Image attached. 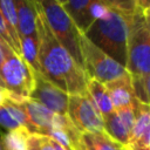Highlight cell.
<instances>
[{
    "mask_svg": "<svg viewBox=\"0 0 150 150\" xmlns=\"http://www.w3.org/2000/svg\"><path fill=\"white\" fill-rule=\"evenodd\" d=\"M20 45H21V57H22V60L35 73L41 74L39 59H38V49H39L38 39L29 38V36L20 38Z\"/></svg>",
    "mask_w": 150,
    "mask_h": 150,
    "instance_id": "44dd1931",
    "label": "cell"
},
{
    "mask_svg": "<svg viewBox=\"0 0 150 150\" xmlns=\"http://www.w3.org/2000/svg\"><path fill=\"white\" fill-rule=\"evenodd\" d=\"M29 134L30 132L25 127L8 130L0 138L4 150H28L27 139Z\"/></svg>",
    "mask_w": 150,
    "mask_h": 150,
    "instance_id": "ffe728a7",
    "label": "cell"
},
{
    "mask_svg": "<svg viewBox=\"0 0 150 150\" xmlns=\"http://www.w3.org/2000/svg\"><path fill=\"white\" fill-rule=\"evenodd\" d=\"M9 94H11V91H8L7 89L0 88V107L9 98Z\"/></svg>",
    "mask_w": 150,
    "mask_h": 150,
    "instance_id": "484cf974",
    "label": "cell"
},
{
    "mask_svg": "<svg viewBox=\"0 0 150 150\" xmlns=\"http://www.w3.org/2000/svg\"><path fill=\"white\" fill-rule=\"evenodd\" d=\"M0 12L2 14L6 30L12 40L14 53L18 56H21V45L20 35L18 29V18L15 11V1L13 0H0Z\"/></svg>",
    "mask_w": 150,
    "mask_h": 150,
    "instance_id": "9a60e30c",
    "label": "cell"
},
{
    "mask_svg": "<svg viewBox=\"0 0 150 150\" xmlns=\"http://www.w3.org/2000/svg\"><path fill=\"white\" fill-rule=\"evenodd\" d=\"M41 12L52 30L53 35L60 42V45L69 53V55L75 60V62L82 67V57L80 49V38L81 34L76 26L64 12L60 1L57 0H46L38 1ZM83 68V67H82Z\"/></svg>",
    "mask_w": 150,
    "mask_h": 150,
    "instance_id": "277c9868",
    "label": "cell"
},
{
    "mask_svg": "<svg viewBox=\"0 0 150 150\" xmlns=\"http://www.w3.org/2000/svg\"><path fill=\"white\" fill-rule=\"evenodd\" d=\"M67 116L82 134L104 131L102 116L88 95H69Z\"/></svg>",
    "mask_w": 150,
    "mask_h": 150,
    "instance_id": "52a82bcc",
    "label": "cell"
},
{
    "mask_svg": "<svg viewBox=\"0 0 150 150\" xmlns=\"http://www.w3.org/2000/svg\"><path fill=\"white\" fill-rule=\"evenodd\" d=\"M60 5L71 19L81 35L108 9V0H64Z\"/></svg>",
    "mask_w": 150,
    "mask_h": 150,
    "instance_id": "ba28073f",
    "label": "cell"
},
{
    "mask_svg": "<svg viewBox=\"0 0 150 150\" xmlns=\"http://www.w3.org/2000/svg\"><path fill=\"white\" fill-rule=\"evenodd\" d=\"M150 112H149V104L137 102L135 105V123L131 131V136L129 139V144H132L137 139H139L145 132L150 131L149 123H150Z\"/></svg>",
    "mask_w": 150,
    "mask_h": 150,
    "instance_id": "d6986e66",
    "label": "cell"
},
{
    "mask_svg": "<svg viewBox=\"0 0 150 150\" xmlns=\"http://www.w3.org/2000/svg\"><path fill=\"white\" fill-rule=\"evenodd\" d=\"M21 104L27 115L29 132L47 135L53 127L56 114L52 112L50 110L30 98H25Z\"/></svg>",
    "mask_w": 150,
    "mask_h": 150,
    "instance_id": "8fae6325",
    "label": "cell"
},
{
    "mask_svg": "<svg viewBox=\"0 0 150 150\" xmlns=\"http://www.w3.org/2000/svg\"><path fill=\"white\" fill-rule=\"evenodd\" d=\"M15 11L18 18V29L20 38L38 39L36 33V8L34 1L18 0L15 1Z\"/></svg>",
    "mask_w": 150,
    "mask_h": 150,
    "instance_id": "4fadbf2b",
    "label": "cell"
},
{
    "mask_svg": "<svg viewBox=\"0 0 150 150\" xmlns=\"http://www.w3.org/2000/svg\"><path fill=\"white\" fill-rule=\"evenodd\" d=\"M149 77H132L131 76V84L135 93L136 98L145 104H149Z\"/></svg>",
    "mask_w": 150,
    "mask_h": 150,
    "instance_id": "7402d4cb",
    "label": "cell"
},
{
    "mask_svg": "<svg viewBox=\"0 0 150 150\" xmlns=\"http://www.w3.org/2000/svg\"><path fill=\"white\" fill-rule=\"evenodd\" d=\"M9 52H13V50L8 47V45H7L5 41H2V40L0 39V67H1V64H2V62H4V60H5V57H6V55H7Z\"/></svg>",
    "mask_w": 150,
    "mask_h": 150,
    "instance_id": "d4e9b609",
    "label": "cell"
},
{
    "mask_svg": "<svg viewBox=\"0 0 150 150\" xmlns=\"http://www.w3.org/2000/svg\"><path fill=\"white\" fill-rule=\"evenodd\" d=\"M0 88H4V89H5V86H4L2 81H1V79H0Z\"/></svg>",
    "mask_w": 150,
    "mask_h": 150,
    "instance_id": "4316f807",
    "label": "cell"
},
{
    "mask_svg": "<svg viewBox=\"0 0 150 150\" xmlns=\"http://www.w3.org/2000/svg\"><path fill=\"white\" fill-rule=\"evenodd\" d=\"M0 125L8 130L16 129L19 127H25L29 131L27 115L22 104L8 98L0 107Z\"/></svg>",
    "mask_w": 150,
    "mask_h": 150,
    "instance_id": "5bb4252c",
    "label": "cell"
},
{
    "mask_svg": "<svg viewBox=\"0 0 150 150\" xmlns=\"http://www.w3.org/2000/svg\"><path fill=\"white\" fill-rule=\"evenodd\" d=\"M150 4L146 0H136L128 40L125 69L132 77L150 76Z\"/></svg>",
    "mask_w": 150,
    "mask_h": 150,
    "instance_id": "3957f363",
    "label": "cell"
},
{
    "mask_svg": "<svg viewBox=\"0 0 150 150\" xmlns=\"http://www.w3.org/2000/svg\"><path fill=\"white\" fill-rule=\"evenodd\" d=\"M0 39H1L2 41H5V42L8 45V47L14 52V49H13V43H12V40H11V38H9V35H8V33H7V30H6V26H5V21H4V18H2L1 12H0ZM14 54H15V53H14Z\"/></svg>",
    "mask_w": 150,
    "mask_h": 150,
    "instance_id": "cb8c5ba5",
    "label": "cell"
},
{
    "mask_svg": "<svg viewBox=\"0 0 150 150\" xmlns=\"http://www.w3.org/2000/svg\"><path fill=\"white\" fill-rule=\"evenodd\" d=\"M0 79L5 89L25 98L34 89V70L14 52L6 55L0 67Z\"/></svg>",
    "mask_w": 150,
    "mask_h": 150,
    "instance_id": "8992f818",
    "label": "cell"
},
{
    "mask_svg": "<svg viewBox=\"0 0 150 150\" xmlns=\"http://www.w3.org/2000/svg\"><path fill=\"white\" fill-rule=\"evenodd\" d=\"M82 67L88 79L96 80L103 84L111 82L127 73V69L109 57L84 35L80 38Z\"/></svg>",
    "mask_w": 150,
    "mask_h": 150,
    "instance_id": "5b68a950",
    "label": "cell"
},
{
    "mask_svg": "<svg viewBox=\"0 0 150 150\" xmlns=\"http://www.w3.org/2000/svg\"><path fill=\"white\" fill-rule=\"evenodd\" d=\"M128 150H130V149H129V148H128Z\"/></svg>",
    "mask_w": 150,
    "mask_h": 150,
    "instance_id": "f1b7e54d",
    "label": "cell"
},
{
    "mask_svg": "<svg viewBox=\"0 0 150 150\" xmlns=\"http://www.w3.org/2000/svg\"><path fill=\"white\" fill-rule=\"evenodd\" d=\"M28 98L40 103L54 114L67 115L69 95L40 73L34 71V89Z\"/></svg>",
    "mask_w": 150,
    "mask_h": 150,
    "instance_id": "9c48e42d",
    "label": "cell"
},
{
    "mask_svg": "<svg viewBox=\"0 0 150 150\" xmlns=\"http://www.w3.org/2000/svg\"><path fill=\"white\" fill-rule=\"evenodd\" d=\"M87 95L95 105V108L98 110L101 116H105L114 111V107L111 104L108 90L105 86L96 80L88 79L87 80Z\"/></svg>",
    "mask_w": 150,
    "mask_h": 150,
    "instance_id": "2e32d148",
    "label": "cell"
},
{
    "mask_svg": "<svg viewBox=\"0 0 150 150\" xmlns=\"http://www.w3.org/2000/svg\"><path fill=\"white\" fill-rule=\"evenodd\" d=\"M111 104L114 107V110L122 109V108H129V107H135L138 100L135 96L132 84H131V76L127 71L123 76L108 82L104 84Z\"/></svg>",
    "mask_w": 150,
    "mask_h": 150,
    "instance_id": "7c38bea8",
    "label": "cell"
},
{
    "mask_svg": "<svg viewBox=\"0 0 150 150\" xmlns=\"http://www.w3.org/2000/svg\"><path fill=\"white\" fill-rule=\"evenodd\" d=\"M136 8V0H108V9L84 36L121 66L127 62V40Z\"/></svg>",
    "mask_w": 150,
    "mask_h": 150,
    "instance_id": "7a4b0ae2",
    "label": "cell"
},
{
    "mask_svg": "<svg viewBox=\"0 0 150 150\" xmlns=\"http://www.w3.org/2000/svg\"><path fill=\"white\" fill-rule=\"evenodd\" d=\"M82 135L86 150H128V146L111 138L105 131Z\"/></svg>",
    "mask_w": 150,
    "mask_h": 150,
    "instance_id": "ac0fdd59",
    "label": "cell"
},
{
    "mask_svg": "<svg viewBox=\"0 0 150 150\" xmlns=\"http://www.w3.org/2000/svg\"><path fill=\"white\" fill-rule=\"evenodd\" d=\"M57 142L66 150H86L83 135L80 132L67 115H55L52 129L46 135Z\"/></svg>",
    "mask_w": 150,
    "mask_h": 150,
    "instance_id": "30bf717a",
    "label": "cell"
},
{
    "mask_svg": "<svg viewBox=\"0 0 150 150\" xmlns=\"http://www.w3.org/2000/svg\"><path fill=\"white\" fill-rule=\"evenodd\" d=\"M27 148L28 150H54L50 137L41 134H29Z\"/></svg>",
    "mask_w": 150,
    "mask_h": 150,
    "instance_id": "603a6c76",
    "label": "cell"
},
{
    "mask_svg": "<svg viewBox=\"0 0 150 150\" xmlns=\"http://www.w3.org/2000/svg\"><path fill=\"white\" fill-rule=\"evenodd\" d=\"M36 8L38 33V59L41 74L53 84L68 95H87V80L82 67H80L69 53L60 45L53 35L43 13L34 1Z\"/></svg>",
    "mask_w": 150,
    "mask_h": 150,
    "instance_id": "6da1fadb",
    "label": "cell"
},
{
    "mask_svg": "<svg viewBox=\"0 0 150 150\" xmlns=\"http://www.w3.org/2000/svg\"><path fill=\"white\" fill-rule=\"evenodd\" d=\"M0 150H4V146H2V143H1V141H0Z\"/></svg>",
    "mask_w": 150,
    "mask_h": 150,
    "instance_id": "83f0119b",
    "label": "cell"
},
{
    "mask_svg": "<svg viewBox=\"0 0 150 150\" xmlns=\"http://www.w3.org/2000/svg\"><path fill=\"white\" fill-rule=\"evenodd\" d=\"M103 120V128L104 131L115 141L118 143L128 146L129 139L131 136V130L127 127V124L122 121L120 115L117 114L116 110L111 111L110 114L102 116Z\"/></svg>",
    "mask_w": 150,
    "mask_h": 150,
    "instance_id": "e0dca14e",
    "label": "cell"
}]
</instances>
